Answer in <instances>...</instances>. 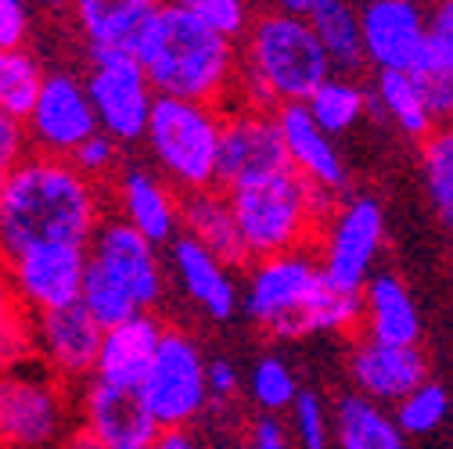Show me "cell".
<instances>
[{"label": "cell", "instance_id": "30", "mask_svg": "<svg viewBox=\"0 0 453 449\" xmlns=\"http://www.w3.org/2000/svg\"><path fill=\"white\" fill-rule=\"evenodd\" d=\"M367 90L353 80H334L327 76L306 101L303 108L310 111V119L334 141L338 133H349L364 116H367Z\"/></svg>", "mask_w": 453, "mask_h": 449}, {"label": "cell", "instance_id": "16", "mask_svg": "<svg viewBox=\"0 0 453 449\" xmlns=\"http://www.w3.org/2000/svg\"><path fill=\"white\" fill-rule=\"evenodd\" d=\"M357 19L364 62L378 72H414L428 19L418 0H367Z\"/></svg>", "mask_w": 453, "mask_h": 449}, {"label": "cell", "instance_id": "38", "mask_svg": "<svg viewBox=\"0 0 453 449\" xmlns=\"http://www.w3.org/2000/svg\"><path fill=\"white\" fill-rule=\"evenodd\" d=\"M288 410H292V424H296V435H299L303 449H327V442H331V414H327L324 400L313 396V392H299Z\"/></svg>", "mask_w": 453, "mask_h": 449}, {"label": "cell", "instance_id": "6", "mask_svg": "<svg viewBox=\"0 0 453 449\" xmlns=\"http://www.w3.org/2000/svg\"><path fill=\"white\" fill-rule=\"evenodd\" d=\"M324 288V273L317 259L299 252H277L266 259H252L249 285L238 302L249 320L277 339H306L313 334V302Z\"/></svg>", "mask_w": 453, "mask_h": 449}, {"label": "cell", "instance_id": "40", "mask_svg": "<svg viewBox=\"0 0 453 449\" xmlns=\"http://www.w3.org/2000/svg\"><path fill=\"white\" fill-rule=\"evenodd\" d=\"M29 158V137H26V123L0 111V184L15 170L19 162Z\"/></svg>", "mask_w": 453, "mask_h": 449}, {"label": "cell", "instance_id": "44", "mask_svg": "<svg viewBox=\"0 0 453 449\" xmlns=\"http://www.w3.org/2000/svg\"><path fill=\"white\" fill-rule=\"evenodd\" d=\"M151 449H198V442L188 435V428H165V431H158Z\"/></svg>", "mask_w": 453, "mask_h": 449}, {"label": "cell", "instance_id": "28", "mask_svg": "<svg viewBox=\"0 0 453 449\" xmlns=\"http://www.w3.org/2000/svg\"><path fill=\"white\" fill-rule=\"evenodd\" d=\"M374 101L381 104V111L395 123V130L425 141L428 133L439 130V119L428 104L425 83L414 72H378L374 80Z\"/></svg>", "mask_w": 453, "mask_h": 449}, {"label": "cell", "instance_id": "5", "mask_svg": "<svg viewBox=\"0 0 453 449\" xmlns=\"http://www.w3.org/2000/svg\"><path fill=\"white\" fill-rule=\"evenodd\" d=\"M219 123H223V108L216 104L155 97L144 141L158 165V177L177 194L216 187Z\"/></svg>", "mask_w": 453, "mask_h": 449}, {"label": "cell", "instance_id": "29", "mask_svg": "<svg viewBox=\"0 0 453 449\" xmlns=\"http://www.w3.org/2000/svg\"><path fill=\"white\" fill-rule=\"evenodd\" d=\"M317 43L324 47L331 69H357L364 62L360 54V19L349 0H317L313 11L306 15Z\"/></svg>", "mask_w": 453, "mask_h": 449}, {"label": "cell", "instance_id": "2", "mask_svg": "<svg viewBox=\"0 0 453 449\" xmlns=\"http://www.w3.org/2000/svg\"><path fill=\"white\" fill-rule=\"evenodd\" d=\"M155 97H177L195 104H223L238 80V43L216 36L184 11L162 4L144 40L134 50Z\"/></svg>", "mask_w": 453, "mask_h": 449}, {"label": "cell", "instance_id": "4", "mask_svg": "<svg viewBox=\"0 0 453 449\" xmlns=\"http://www.w3.org/2000/svg\"><path fill=\"white\" fill-rule=\"evenodd\" d=\"M223 194L226 205H231V219L249 263L277 252L306 248L320 234V223L334 205L292 170L270 173L263 180L231 187Z\"/></svg>", "mask_w": 453, "mask_h": 449}, {"label": "cell", "instance_id": "20", "mask_svg": "<svg viewBox=\"0 0 453 449\" xmlns=\"http://www.w3.org/2000/svg\"><path fill=\"white\" fill-rule=\"evenodd\" d=\"M349 374L360 396L374 403H400L407 392L428 381V356L418 346L360 342L349 356Z\"/></svg>", "mask_w": 453, "mask_h": 449}, {"label": "cell", "instance_id": "1", "mask_svg": "<svg viewBox=\"0 0 453 449\" xmlns=\"http://www.w3.org/2000/svg\"><path fill=\"white\" fill-rule=\"evenodd\" d=\"M101 223L97 184L69 158L29 155L0 184V259L33 245H87Z\"/></svg>", "mask_w": 453, "mask_h": 449}, {"label": "cell", "instance_id": "45", "mask_svg": "<svg viewBox=\"0 0 453 449\" xmlns=\"http://www.w3.org/2000/svg\"><path fill=\"white\" fill-rule=\"evenodd\" d=\"M58 449H104V445H101V442H97L94 435H87L83 428H73V431L65 435V442H62Z\"/></svg>", "mask_w": 453, "mask_h": 449}, {"label": "cell", "instance_id": "47", "mask_svg": "<svg viewBox=\"0 0 453 449\" xmlns=\"http://www.w3.org/2000/svg\"><path fill=\"white\" fill-rule=\"evenodd\" d=\"M43 11H69V0H36Z\"/></svg>", "mask_w": 453, "mask_h": 449}, {"label": "cell", "instance_id": "19", "mask_svg": "<svg viewBox=\"0 0 453 449\" xmlns=\"http://www.w3.org/2000/svg\"><path fill=\"white\" fill-rule=\"evenodd\" d=\"M165 0H69L87 54H134Z\"/></svg>", "mask_w": 453, "mask_h": 449}, {"label": "cell", "instance_id": "21", "mask_svg": "<svg viewBox=\"0 0 453 449\" xmlns=\"http://www.w3.org/2000/svg\"><path fill=\"white\" fill-rule=\"evenodd\" d=\"M162 331H165V323L155 313H134L130 320L101 331L94 381L116 384V388H137L155 349H158Z\"/></svg>", "mask_w": 453, "mask_h": 449}, {"label": "cell", "instance_id": "27", "mask_svg": "<svg viewBox=\"0 0 453 449\" xmlns=\"http://www.w3.org/2000/svg\"><path fill=\"white\" fill-rule=\"evenodd\" d=\"M331 438L338 442V449H407V438L395 428L392 414L360 392L334 403Z\"/></svg>", "mask_w": 453, "mask_h": 449}, {"label": "cell", "instance_id": "43", "mask_svg": "<svg viewBox=\"0 0 453 449\" xmlns=\"http://www.w3.org/2000/svg\"><path fill=\"white\" fill-rule=\"evenodd\" d=\"M252 445L256 449H288V428L273 414H266L252 424Z\"/></svg>", "mask_w": 453, "mask_h": 449}, {"label": "cell", "instance_id": "17", "mask_svg": "<svg viewBox=\"0 0 453 449\" xmlns=\"http://www.w3.org/2000/svg\"><path fill=\"white\" fill-rule=\"evenodd\" d=\"M273 123H277L280 144H285L288 170L296 177H303L313 191H320L331 202L349 187V170L342 155H338L334 141L310 119V111L303 104H277Z\"/></svg>", "mask_w": 453, "mask_h": 449}, {"label": "cell", "instance_id": "13", "mask_svg": "<svg viewBox=\"0 0 453 449\" xmlns=\"http://www.w3.org/2000/svg\"><path fill=\"white\" fill-rule=\"evenodd\" d=\"M22 123L29 144L50 158H69L90 133H97L87 87L73 72H47Z\"/></svg>", "mask_w": 453, "mask_h": 449}, {"label": "cell", "instance_id": "41", "mask_svg": "<svg viewBox=\"0 0 453 449\" xmlns=\"http://www.w3.org/2000/svg\"><path fill=\"white\" fill-rule=\"evenodd\" d=\"M33 29L29 0H0V47H22Z\"/></svg>", "mask_w": 453, "mask_h": 449}, {"label": "cell", "instance_id": "34", "mask_svg": "<svg viewBox=\"0 0 453 449\" xmlns=\"http://www.w3.org/2000/svg\"><path fill=\"white\" fill-rule=\"evenodd\" d=\"M421 173H425V191L442 219L453 216V137L449 130H435L421 141Z\"/></svg>", "mask_w": 453, "mask_h": 449}, {"label": "cell", "instance_id": "48", "mask_svg": "<svg viewBox=\"0 0 453 449\" xmlns=\"http://www.w3.org/2000/svg\"><path fill=\"white\" fill-rule=\"evenodd\" d=\"M245 449H256V445H252V442H249V445H245Z\"/></svg>", "mask_w": 453, "mask_h": 449}, {"label": "cell", "instance_id": "33", "mask_svg": "<svg viewBox=\"0 0 453 449\" xmlns=\"http://www.w3.org/2000/svg\"><path fill=\"white\" fill-rule=\"evenodd\" d=\"M449 414V392L439 384V381H421L414 392L395 403V428L403 431V438H421V435H432Z\"/></svg>", "mask_w": 453, "mask_h": 449}, {"label": "cell", "instance_id": "37", "mask_svg": "<svg viewBox=\"0 0 453 449\" xmlns=\"http://www.w3.org/2000/svg\"><path fill=\"white\" fill-rule=\"evenodd\" d=\"M19 360H29V316L19 306L8 280V266L0 259V367Z\"/></svg>", "mask_w": 453, "mask_h": 449}, {"label": "cell", "instance_id": "26", "mask_svg": "<svg viewBox=\"0 0 453 449\" xmlns=\"http://www.w3.org/2000/svg\"><path fill=\"white\" fill-rule=\"evenodd\" d=\"M414 76L425 83L428 104L435 111V119L442 123L453 108V4H442L425 19V40H421V54Z\"/></svg>", "mask_w": 453, "mask_h": 449}, {"label": "cell", "instance_id": "46", "mask_svg": "<svg viewBox=\"0 0 453 449\" xmlns=\"http://www.w3.org/2000/svg\"><path fill=\"white\" fill-rule=\"evenodd\" d=\"M313 4H317V0H277L280 11H285V15H299V19H306L313 11Z\"/></svg>", "mask_w": 453, "mask_h": 449}, {"label": "cell", "instance_id": "15", "mask_svg": "<svg viewBox=\"0 0 453 449\" xmlns=\"http://www.w3.org/2000/svg\"><path fill=\"white\" fill-rule=\"evenodd\" d=\"M97 346L101 327L80 309V302L40 313L29 323V356H36V363L62 384L94 377Z\"/></svg>", "mask_w": 453, "mask_h": 449}, {"label": "cell", "instance_id": "7", "mask_svg": "<svg viewBox=\"0 0 453 449\" xmlns=\"http://www.w3.org/2000/svg\"><path fill=\"white\" fill-rule=\"evenodd\" d=\"M73 431L69 392L40 363L0 367V449H58Z\"/></svg>", "mask_w": 453, "mask_h": 449}, {"label": "cell", "instance_id": "42", "mask_svg": "<svg viewBox=\"0 0 453 449\" xmlns=\"http://www.w3.org/2000/svg\"><path fill=\"white\" fill-rule=\"evenodd\" d=\"M205 392H209V400H231L238 392V370L226 360L205 363Z\"/></svg>", "mask_w": 453, "mask_h": 449}, {"label": "cell", "instance_id": "39", "mask_svg": "<svg viewBox=\"0 0 453 449\" xmlns=\"http://www.w3.org/2000/svg\"><path fill=\"white\" fill-rule=\"evenodd\" d=\"M69 162H73V170L83 173L87 180H101V177H108V173L119 165V144L97 130V133H90V137L69 155Z\"/></svg>", "mask_w": 453, "mask_h": 449}, {"label": "cell", "instance_id": "23", "mask_svg": "<svg viewBox=\"0 0 453 449\" xmlns=\"http://www.w3.org/2000/svg\"><path fill=\"white\" fill-rule=\"evenodd\" d=\"M360 327L367 342L381 346H418L421 313L411 299V288L395 273H371L360 288Z\"/></svg>", "mask_w": 453, "mask_h": 449}, {"label": "cell", "instance_id": "36", "mask_svg": "<svg viewBox=\"0 0 453 449\" xmlns=\"http://www.w3.org/2000/svg\"><path fill=\"white\" fill-rule=\"evenodd\" d=\"M249 392H252V400L259 410L266 414H280V410H288L299 396V384H296V374L285 360H277V356H266L252 367V377H249Z\"/></svg>", "mask_w": 453, "mask_h": 449}, {"label": "cell", "instance_id": "24", "mask_svg": "<svg viewBox=\"0 0 453 449\" xmlns=\"http://www.w3.org/2000/svg\"><path fill=\"white\" fill-rule=\"evenodd\" d=\"M169 266H173L180 288L188 299L212 320H231L238 309V288L234 277L226 273L231 266L219 263L212 252H205L198 241L177 234L169 241Z\"/></svg>", "mask_w": 453, "mask_h": 449}, {"label": "cell", "instance_id": "10", "mask_svg": "<svg viewBox=\"0 0 453 449\" xmlns=\"http://www.w3.org/2000/svg\"><path fill=\"white\" fill-rule=\"evenodd\" d=\"M87 101L94 111V123L104 137L116 144L144 141L155 90L144 69L134 62V54H94L90 76H87Z\"/></svg>", "mask_w": 453, "mask_h": 449}, {"label": "cell", "instance_id": "14", "mask_svg": "<svg viewBox=\"0 0 453 449\" xmlns=\"http://www.w3.org/2000/svg\"><path fill=\"white\" fill-rule=\"evenodd\" d=\"M87 259L101 266L116 285L134 299L141 313H151L165 295V266L151 241L130 231L123 219L97 223L94 238L87 241Z\"/></svg>", "mask_w": 453, "mask_h": 449}, {"label": "cell", "instance_id": "8", "mask_svg": "<svg viewBox=\"0 0 453 449\" xmlns=\"http://www.w3.org/2000/svg\"><path fill=\"white\" fill-rule=\"evenodd\" d=\"M137 396L158 431L165 428H188L209 403L205 392V360L202 349L184 331L165 327L158 349L137 384Z\"/></svg>", "mask_w": 453, "mask_h": 449}, {"label": "cell", "instance_id": "25", "mask_svg": "<svg viewBox=\"0 0 453 449\" xmlns=\"http://www.w3.org/2000/svg\"><path fill=\"white\" fill-rule=\"evenodd\" d=\"M180 234L198 241L205 252H212L226 266L249 263L245 252H242L238 231H234L231 205H226V194L219 187L180 194Z\"/></svg>", "mask_w": 453, "mask_h": 449}, {"label": "cell", "instance_id": "3", "mask_svg": "<svg viewBox=\"0 0 453 449\" xmlns=\"http://www.w3.org/2000/svg\"><path fill=\"white\" fill-rule=\"evenodd\" d=\"M327 76L331 62L306 19L270 11L249 22L234 80L245 108L273 111L277 104H303Z\"/></svg>", "mask_w": 453, "mask_h": 449}, {"label": "cell", "instance_id": "32", "mask_svg": "<svg viewBox=\"0 0 453 449\" xmlns=\"http://www.w3.org/2000/svg\"><path fill=\"white\" fill-rule=\"evenodd\" d=\"M80 309H83L101 331H108V327L130 320L134 313H141V309L134 306V299H130L101 266H94L90 259H87V273H83V288H80Z\"/></svg>", "mask_w": 453, "mask_h": 449}, {"label": "cell", "instance_id": "35", "mask_svg": "<svg viewBox=\"0 0 453 449\" xmlns=\"http://www.w3.org/2000/svg\"><path fill=\"white\" fill-rule=\"evenodd\" d=\"M169 8L184 11L188 19H195L198 26L212 29L216 36H226V40H242L245 29H249V0H165Z\"/></svg>", "mask_w": 453, "mask_h": 449}, {"label": "cell", "instance_id": "11", "mask_svg": "<svg viewBox=\"0 0 453 449\" xmlns=\"http://www.w3.org/2000/svg\"><path fill=\"white\" fill-rule=\"evenodd\" d=\"M280 170H288V158L273 123V111L245 108V104L234 111H223L219 151H216V187L231 191Z\"/></svg>", "mask_w": 453, "mask_h": 449}, {"label": "cell", "instance_id": "9", "mask_svg": "<svg viewBox=\"0 0 453 449\" xmlns=\"http://www.w3.org/2000/svg\"><path fill=\"white\" fill-rule=\"evenodd\" d=\"M385 241V212L374 198H349L327 209L320 223V273L327 285L360 292Z\"/></svg>", "mask_w": 453, "mask_h": 449}, {"label": "cell", "instance_id": "12", "mask_svg": "<svg viewBox=\"0 0 453 449\" xmlns=\"http://www.w3.org/2000/svg\"><path fill=\"white\" fill-rule=\"evenodd\" d=\"M12 292L26 316H40L80 302L83 273H87V245H33L4 263Z\"/></svg>", "mask_w": 453, "mask_h": 449}, {"label": "cell", "instance_id": "18", "mask_svg": "<svg viewBox=\"0 0 453 449\" xmlns=\"http://www.w3.org/2000/svg\"><path fill=\"white\" fill-rule=\"evenodd\" d=\"M80 428L104 449H151L158 424L144 410L137 388H116L90 381L80 400Z\"/></svg>", "mask_w": 453, "mask_h": 449}, {"label": "cell", "instance_id": "31", "mask_svg": "<svg viewBox=\"0 0 453 449\" xmlns=\"http://www.w3.org/2000/svg\"><path fill=\"white\" fill-rule=\"evenodd\" d=\"M43 62L22 47H0V111L15 119H26L43 83Z\"/></svg>", "mask_w": 453, "mask_h": 449}, {"label": "cell", "instance_id": "22", "mask_svg": "<svg viewBox=\"0 0 453 449\" xmlns=\"http://www.w3.org/2000/svg\"><path fill=\"white\" fill-rule=\"evenodd\" d=\"M119 209H123L119 219L130 231H137L144 241H151L155 248L169 245L180 234V194L151 170L134 165V170L123 173Z\"/></svg>", "mask_w": 453, "mask_h": 449}]
</instances>
